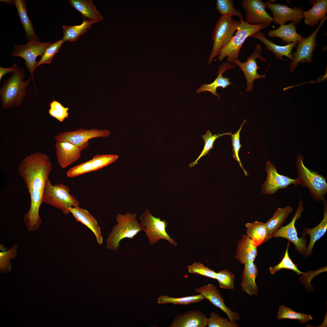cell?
I'll return each instance as SVG.
<instances>
[{
  "mask_svg": "<svg viewBox=\"0 0 327 327\" xmlns=\"http://www.w3.org/2000/svg\"><path fill=\"white\" fill-rule=\"evenodd\" d=\"M242 7L245 10L246 22L251 25L263 24L267 27L273 21L266 12L265 3L261 0H243Z\"/></svg>",
  "mask_w": 327,
  "mask_h": 327,
  "instance_id": "cell-15",
  "label": "cell"
},
{
  "mask_svg": "<svg viewBox=\"0 0 327 327\" xmlns=\"http://www.w3.org/2000/svg\"><path fill=\"white\" fill-rule=\"evenodd\" d=\"M18 168L30 197V207L25 214L24 220L28 231H33L38 229L41 223L39 210L52 164L48 156L35 152L23 159Z\"/></svg>",
  "mask_w": 327,
  "mask_h": 327,
  "instance_id": "cell-1",
  "label": "cell"
},
{
  "mask_svg": "<svg viewBox=\"0 0 327 327\" xmlns=\"http://www.w3.org/2000/svg\"><path fill=\"white\" fill-rule=\"evenodd\" d=\"M289 246V242H288L286 252L283 258L281 261L276 266L269 268L271 274L273 275L282 269H286L293 270L298 275L300 274H305L306 272L300 271L298 269L297 265L292 262L290 258L289 253L288 249Z\"/></svg>",
  "mask_w": 327,
  "mask_h": 327,
  "instance_id": "cell-37",
  "label": "cell"
},
{
  "mask_svg": "<svg viewBox=\"0 0 327 327\" xmlns=\"http://www.w3.org/2000/svg\"><path fill=\"white\" fill-rule=\"evenodd\" d=\"M140 223L142 231L145 233L149 243L151 244L156 243L162 239L168 241L170 243L177 246V243L171 238L166 231L167 223L165 220L154 216L148 210L140 216Z\"/></svg>",
  "mask_w": 327,
  "mask_h": 327,
  "instance_id": "cell-7",
  "label": "cell"
},
{
  "mask_svg": "<svg viewBox=\"0 0 327 327\" xmlns=\"http://www.w3.org/2000/svg\"><path fill=\"white\" fill-rule=\"evenodd\" d=\"M303 158L298 154L296 161L297 177L299 182L309 190L311 197L316 201H323L327 192L326 179L318 172L311 170L305 166Z\"/></svg>",
  "mask_w": 327,
  "mask_h": 327,
  "instance_id": "cell-5",
  "label": "cell"
},
{
  "mask_svg": "<svg viewBox=\"0 0 327 327\" xmlns=\"http://www.w3.org/2000/svg\"><path fill=\"white\" fill-rule=\"evenodd\" d=\"M215 7L217 11L223 17L237 16L239 19H243V15L239 11L234 7L233 1L232 0H217Z\"/></svg>",
  "mask_w": 327,
  "mask_h": 327,
  "instance_id": "cell-36",
  "label": "cell"
},
{
  "mask_svg": "<svg viewBox=\"0 0 327 327\" xmlns=\"http://www.w3.org/2000/svg\"><path fill=\"white\" fill-rule=\"evenodd\" d=\"M266 170L267 178L261 188V192L263 194H273L289 185L293 184L296 186L299 184L297 178L292 179L279 174L275 166L269 161L266 163Z\"/></svg>",
  "mask_w": 327,
  "mask_h": 327,
  "instance_id": "cell-13",
  "label": "cell"
},
{
  "mask_svg": "<svg viewBox=\"0 0 327 327\" xmlns=\"http://www.w3.org/2000/svg\"><path fill=\"white\" fill-rule=\"evenodd\" d=\"M64 42L61 39L51 44L47 48L40 60L38 62L36 67L44 64H50L55 54L57 53Z\"/></svg>",
  "mask_w": 327,
  "mask_h": 327,
  "instance_id": "cell-43",
  "label": "cell"
},
{
  "mask_svg": "<svg viewBox=\"0 0 327 327\" xmlns=\"http://www.w3.org/2000/svg\"><path fill=\"white\" fill-rule=\"evenodd\" d=\"M18 245L15 243L9 250L0 253V269L2 273L11 271L12 264L10 260L16 256Z\"/></svg>",
  "mask_w": 327,
  "mask_h": 327,
  "instance_id": "cell-38",
  "label": "cell"
},
{
  "mask_svg": "<svg viewBox=\"0 0 327 327\" xmlns=\"http://www.w3.org/2000/svg\"><path fill=\"white\" fill-rule=\"evenodd\" d=\"M258 255L257 247L253 245L251 239L244 235L237 243L235 258L241 264L254 262Z\"/></svg>",
  "mask_w": 327,
  "mask_h": 327,
  "instance_id": "cell-25",
  "label": "cell"
},
{
  "mask_svg": "<svg viewBox=\"0 0 327 327\" xmlns=\"http://www.w3.org/2000/svg\"><path fill=\"white\" fill-rule=\"evenodd\" d=\"M265 4L266 7L272 12L273 21L276 24L284 25L286 22L291 21L297 26L303 18V9L301 7L292 8L285 5L272 3L269 1L266 2Z\"/></svg>",
  "mask_w": 327,
  "mask_h": 327,
  "instance_id": "cell-16",
  "label": "cell"
},
{
  "mask_svg": "<svg viewBox=\"0 0 327 327\" xmlns=\"http://www.w3.org/2000/svg\"><path fill=\"white\" fill-rule=\"evenodd\" d=\"M246 121L245 120L241 124L240 127L238 130L234 134L231 135L232 140V144L233 147V156L235 160L239 164L240 167L243 170L244 173L246 176H248V173L243 168L239 156V151L241 147L240 141V133L244 124Z\"/></svg>",
  "mask_w": 327,
  "mask_h": 327,
  "instance_id": "cell-44",
  "label": "cell"
},
{
  "mask_svg": "<svg viewBox=\"0 0 327 327\" xmlns=\"http://www.w3.org/2000/svg\"><path fill=\"white\" fill-rule=\"evenodd\" d=\"M51 44V42H41L39 40H32L28 41L25 45H14V50L11 56L20 57L25 60V64L31 73V78L33 79L35 87L33 74L37 68L38 62L36 61V58L38 56L41 57L47 48Z\"/></svg>",
  "mask_w": 327,
  "mask_h": 327,
  "instance_id": "cell-9",
  "label": "cell"
},
{
  "mask_svg": "<svg viewBox=\"0 0 327 327\" xmlns=\"http://www.w3.org/2000/svg\"><path fill=\"white\" fill-rule=\"evenodd\" d=\"M69 210L76 220L89 229L94 234L98 244L102 245L103 238L101 228L94 217L87 210L79 206L71 207Z\"/></svg>",
  "mask_w": 327,
  "mask_h": 327,
  "instance_id": "cell-20",
  "label": "cell"
},
{
  "mask_svg": "<svg viewBox=\"0 0 327 327\" xmlns=\"http://www.w3.org/2000/svg\"><path fill=\"white\" fill-rule=\"evenodd\" d=\"M116 220L117 224L113 227L106 240L107 248L114 251L118 249L122 240L125 238L133 239L142 231L135 213H118L116 216Z\"/></svg>",
  "mask_w": 327,
  "mask_h": 327,
  "instance_id": "cell-3",
  "label": "cell"
},
{
  "mask_svg": "<svg viewBox=\"0 0 327 327\" xmlns=\"http://www.w3.org/2000/svg\"><path fill=\"white\" fill-rule=\"evenodd\" d=\"M262 49L261 46L259 44H257L254 51L247 59L246 61L242 63L239 59H237L233 62L238 65L243 73L247 81L246 92L251 91L253 87L254 81L260 78H265L266 74L263 75H260L257 72L258 70L259 67L258 66L256 61L257 58L260 59V61L265 62L266 59L263 58L262 55Z\"/></svg>",
  "mask_w": 327,
  "mask_h": 327,
  "instance_id": "cell-14",
  "label": "cell"
},
{
  "mask_svg": "<svg viewBox=\"0 0 327 327\" xmlns=\"http://www.w3.org/2000/svg\"><path fill=\"white\" fill-rule=\"evenodd\" d=\"M240 23L232 17L221 16L217 21L212 35L213 41V49L208 64L217 55L220 49L230 40Z\"/></svg>",
  "mask_w": 327,
  "mask_h": 327,
  "instance_id": "cell-8",
  "label": "cell"
},
{
  "mask_svg": "<svg viewBox=\"0 0 327 327\" xmlns=\"http://www.w3.org/2000/svg\"><path fill=\"white\" fill-rule=\"evenodd\" d=\"M240 23L236 34L220 50L217 56V60L221 61L227 57L228 62L233 63L238 59L240 49L246 39L256 33L267 27L263 25L250 24L243 19H239Z\"/></svg>",
  "mask_w": 327,
  "mask_h": 327,
  "instance_id": "cell-4",
  "label": "cell"
},
{
  "mask_svg": "<svg viewBox=\"0 0 327 327\" xmlns=\"http://www.w3.org/2000/svg\"><path fill=\"white\" fill-rule=\"evenodd\" d=\"M110 134V131L106 130L97 129L86 130L81 128L74 131L59 133L54 138L56 141L71 143L82 150L89 147V140L95 138L107 137Z\"/></svg>",
  "mask_w": 327,
  "mask_h": 327,
  "instance_id": "cell-10",
  "label": "cell"
},
{
  "mask_svg": "<svg viewBox=\"0 0 327 327\" xmlns=\"http://www.w3.org/2000/svg\"><path fill=\"white\" fill-rule=\"evenodd\" d=\"M247 235L252 243L257 247L270 239L265 223L255 221L245 224Z\"/></svg>",
  "mask_w": 327,
  "mask_h": 327,
  "instance_id": "cell-29",
  "label": "cell"
},
{
  "mask_svg": "<svg viewBox=\"0 0 327 327\" xmlns=\"http://www.w3.org/2000/svg\"><path fill=\"white\" fill-rule=\"evenodd\" d=\"M240 286L243 290L249 296L257 295L258 288L255 280L259 273V270L253 262H247L244 264Z\"/></svg>",
  "mask_w": 327,
  "mask_h": 327,
  "instance_id": "cell-21",
  "label": "cell"
},
{
  "mask_svg": "<svg viewBox=\"0 0 327 327\" xmlns=\"http://www.w3.org/2000/svg\"><path fill=\"white\" fill-rule=\"evenodd\" d=\"M293 210L292 207L289 206L277 208L272 217L265 223L270 239L271 236L282 226Z\"/></svg>",
  "mask_w": 327,
  "mask_h": 327,
  "instance_id": "cell-31",
  "label": "cell"
},
{
  "mask_svg": "<svg viewBox=\"0 0 327 327\" xmlns=\"http://www.w3.org/2000/svg\"><path fill=\"white\" fill-rule=\"evenodd\" d=\"M118 156L116 155L96 154L91 159L93 171L106 167L116 161Z\"/></svg>",
  "mask_w": 327,
  "mask_h": 327,
  "instance_id": "cell-41",
  "label": "cell"
},
{
  "mask_svg": "<svg viewBox=\"0 0 327 327\" xmlns=\"http://www.w3.org/2000/svg\"><path fill=\"white\" fill-rule=\"evenodd\" d=\"M25 72L18 68L10 77L3 83L0 90L2 105L4 109L21 105L26 94V89L31 78L23 81Z\"/></svg>",
  "mask_w": 327,
  "mask_h": 327,
  "instance_id": "cell-2",
  "label": "cell"
},
{
  "mask_svg": "<svg viewBox=\"0 0 327 327\" xmlns=\"http://www.w3.org/2000/svg\"><path fill=\"white\" fill-rule=\"evenodd\" d=\"M187 269L189 273L216 279V272L204 266L201 263L194 262L192 265L188 266Z\"/></svg>",
  "mask_w": 327,
  "mask_h": 327,
  "instance_id": "cell-45",
  "label": "cell"
},
{
  "mask_svg": "<svg viewBox=\"0 0 327 327\" xmlns=\"http://www.w3.org/2000/svg\"><path fill=\"white\" fill-rule=\"evenodd\" d=\"M195 291L203 296L213 305L224 312L231 322H236L240 319L238 312L233 311L226 306L220 292L213 284L209 283L203 285L196 289Z\"/></svg>",
  "mask_w": 327,
  "mask_h": 327,
  "instance_id": "cell-17",
  "label": "cell"
},
{
  "mask_svg": "<svg viewBox=\"0 0 327 327\" xmlns=\"http://www.w3.org/2000/svg\"><path fill=\"white\" fill-rule=\"evenodd\" d=\"M325 199L323 202L324 206L323 218L321 222L313 228L306 227L302 233V236H305L309 235L310 236L309 243L307 247L304 255L307 257L312 254V249L315 242L321 238L325 234L327 229V205Z\"/></svg>",
  "mask_w": 327,
  "mask_h": 327,
  "instance_id": "cell-24",
  "label": "cell"
},
{
  "mask_svg": "<svg viewBox=\"0 0 327 327\" xmlns=\"http://www.w3.org/2000/svg\"><path fill=\"white\" fill-rule=\"evenodd\" d=\"M231 132L226 133L223 134H219L212 135V133L208 130L205 134L202 136V137L204 141V145L203 149L200 154L194 161L190 163L189 164L190 167H194L197 164L198 161L203 156L209 154L210 150L214 148V143L216 140L219 137L225 135H231Z\"/></svg>",
  "mask_w": 327,
  "mask_h": 327,
  "instance_id": "cell-34",
  "label": "cell"
},
{
  "mask_svg": "<svg viewBox=\"0 0 327 327\" xmlns=\"http://www.w3.org/2000/svg\"><path fill=\"white\" fill-rule=\"evenodd\" d=\"M93 171L91 159L71 168L67 172V175L68 177L73 178Z\"/></svg>",
  "mask_w": 327,
  "mask_h": 327,
  "instance_id": "cell-46",
  "label": "cell"
},
{
  "mask_svg": "<svg viewBox=\"0 0 327 327\" xmlns=\"http://www.w3.org/2000/svg\"><path fill=\"white\" fill-rule=\"evenodd\" d=\"M71 5L81 13L83 19L94 23L103 20L101 13L96 9L91 0H69Z\"/></svg>",
  "mask_w": 327,
  "mask_h": 327,
  "instance_id": "cell-26",
  "label": "cell"
},
{
  "mask_svg": "<svg viewBox=\"0 0 327 327\" xmlns=\"http://www.w3.org/2000/svg\"><path fill=\"white\" fill-rule=\"evenodd\" d=\"M58 163L64 169L80 157L81 148L68 142L56 141L55 145Z\"/></svg>",
  "mask_w": 327,
  "mask_h": 327,
  "instance_id": "cell-18",
  "label": "cell"
},
{
  "mask_svg": "<svg viewBox=\"0 0 327 327\" xmlns=\"http://www.w3.org/2000/svg\"><path fill=\"white\" fill-rule=\"evenodd\" d=\"M235 67L234 65L228 62H226L220 65L218 68V75L215 80L210 84H204L201 85L197 90V93L198 94L203 92L210 91L219 98L218 94L216 93L217 88L221 87L225 88L232 84L230 81V79L226 77H223V73Z\"/></svg>",
  "mask_w": 327,
  "mask_h": 327,
  "instance_id": "cell-23",
  "label": "cell"
},
{
  "mask_svg": "<svg viewBox=\"0 0 327 327\" xmlns=\"http://www.w3.org/2000/svg\"><path fill=\"white\" fill-rule=\"evenodd\" d=\"M277 318L280 320L282 319H297L302 323L306 322L312 319L310 315L296 312L283 305L279 307Z\"/></svg>",
  "mask_w": 327,
  "mask_h": 327,
  "instance_id": "cell-35",
  "label": "cell"
},
{
  "mask_svg": "<svg viewBox=\"0 0 327 327\" xmlns=\"http://www.w3.org/2000/svg\"><path fill=\"white\" fill-rule=\"evenodd\" d=\"M251 37L262 42L266 46L267 50L274 53L277 58L282 60L283 59L282 57L285 56L293 61V57L292 51L293 48L296 46V44L291 43L284 46L276 45L267 39L264 33L260 31L256 33Z\"/></svg>",
  "mask_w": 327,
  "mask_h": 327,
  "instance_id": "cell-22",
  "label": "cell"
},
{
  "mask_svg": "<svg viewBox=\"0 0 327 327\" xmlns=\"http://www.w3.org/2000/svg\"><path fill=\"white\" fill-rule=\"evenodd\" d=\"M14 2V5L16 8L21 21L25 32L26 39L28 41L32 40H39L38 37L34 32L33 25L27 15L25 1L15 0Z\"/></svg>",
  "mask_w": 327,
  "mask_h": 327,
  "instance_id": "cell-30",
  "label": "cell"
},
{
  "mask_svg": "<svg viewBox=\"0 0 327 327\" xmlns=\"http://www.w3.org/2000/svg\"><path fill=\"white\" fill-rule=\"evenodd\" d=\"M48 110L50 115L60 122H62L68 115V108L64 107L60 102L54 100L50 103Z\"/></svg>",
  "mask_w": 327,
  "mask_h": 327,
  "instance_id": "cell-40",
  "label": "cell"
},
{
  "mask_svg": "<svg viewBox=\"0 0 327 327\" xmlns=\"http://www.w3.org/2000/svg\"><path fill=\"white\" fill-rule=\"evenodd\" d=\"M205 299L200 294L179 298L161 295L157 299V301L158 304L171 303L174 305H187L200 302Z\"/></svg>",
  "mask_w": 327,
  "mask_h": 327,
  "instance_id": "cell-33",
  "label": "cell"
},
{
  "mask_svg": "<svg viewBox=\"0 0 327 327\" xmlns=\"http://www.w3.org/2000/svg\"><path fill=\"white\" fill-rule=\"evenodd\" d=\"M18 67L16 63L14 64L11 67L9 68H4L1 67H0V81L2 79L3 76L7 74L8 73L14 72L17 69Z\"/></svg>",
  "mask_w": 327,
  "mask_h": 327,
  "instance_id": "cell-47",
  "label": "cell"
},
{
  "mask_svg": "<svg viewBox=\"0 0 327 327\" xmlns=\"http://www.w3.org/2000/svg\"><path fill=\"white\" fill-rule=\"evenodd\" d=\"M210 317L208 318V327H238L236 322H232L227 318L220 317L219 314L215 312H211Z\"/></svg>",
  "mask_w": 327,
  "mask_h": 327,
  "instance_id": "cell-42",
  "label": "cell"
},
{
  "mask_svg": "<svg viewBox=\"0 0 327 327\" xmlns=\"http://www.w3.org/2000/svg\"><path fill=\"white\" fill-rule=\"evenodd\" d=\"M303 203L300 198L298 207L291 222L287 225L281 226L271 236V238H283L292 242L294 245L296 250L302 254L304 255L307 248L306 240L305 236L299 237L295 226L296 220L299 219L304 211Z\"/></svg>",
  "mask_w": 327,
  "mask_h": 327,
  "instance_id": "cell-11",
  "label": "cell"
},
{
  "mask_svg": "<svg viewBox=\"0 0 327 327\" xmlns=\"http://www.w3.org/2000/svg\"><path fill=\"white\" fill-rule=\"evenodd\" d=\"M94 22L92 21L83 19L82 23L79 25H63L64 35L61 39L64 42L66 41H76L82 35L91 28V25Z\"/></svg>",
  "mask_w": 327,
  "mask_h": 327,
  "instance_id": "cell-32",
  "label": "cell"
},
{
  "mask_svg": "<svg viewBox=\"0 0 327 327\" xmlns=\"http://www.w3.org/2000/svg\"><path fill=\"white\" fill-rule=\"evenodd\" d=\"M216 279L218 281L220 288L233 289L235 278L231 271L226 269L220 270L216 273Z\"/></svg>",
  "mask_w": 327,
  "mask_h": 327,
  "instance_id": "cell-39",
  "label": "cell"
},
{
  "mask_svg": "<svg viewBox=\"0 0 327 327\" xmlns=\"http://www.w3.org/2000/svg\"><path fill=\"white\" fill-rule=\"evenodd\" d=\"M327 19L326 16L321 20L317 28L309 36L304 38L297 44L296 51L292 54L293 59L292 62L290 63L289 70L291 73L293 72L299 63L312 62V54L318 45L316 41L317 35Z\"/></svg>",
  "mask_w": 327,
  "mask_h": 327,
  "instance_id": "cell-12",
  "label": "cell"
},
{
  "mask_svg": "<svg viewBox=\"0 0 327 327\" xmlns=\"http://www.w3.org/2000/svg\"><path fill=\"white\" fill-rule=\"evenodd\" d=\"M208 318L202 311L192 310L177 314L170 327H206Z\"/></svg>",
  "mask_w": 327,
  "mask_h": 327,
  "instance_id": "cell-19",
  "label": "cell"
},
{
  "mask_svg": "<svg viewBox=\"0 0 327 327\" xmlns=\"http://www.w3.org/2000/svg\"><path fill=\"white\" fill-rule=\"evenodd\" d=\"M295 25L292 22L288 25H280L278 28L269 31L268 36L282 39L284 43H293L297 44L304 37L296 32Z\"/></svg>",
  "mask_w": 327,
  "mask_h": 327,
  "instance_id": "cell-28",
  "label": "cell"
},
{
  "mask_svg": "<svg viewBox=\"0 0 327 327\" xmlns=\"http://www.w3.org/2000/svg\"><path fill=\"white\" fill-rule=\"evenodd\" d=\"M313 4L310 9L303 13L305 23L312 28L318 25L319 21L326 16L327 0H316Z\"/></svg>",
  "mask_w": 327,
  "mask_h": 327,
  "instance_id": "cell-27",
  "label": "cell"
},
{
  "mask_svg": "<svg viewBox=\"0 0 327 327\" xmlns=\"http://www.w3.org/2000/svg\"><path fill=\"white\" fill-rule=\"evenodd\" d=\"M69 187L63 183L52 185L48 180L44 190L42 202L61 210L66 215L70 208L79 206V201L70 193Z\"/></svg>",
  "mask_w": 327,
  "mask_h": 327,
  "instance_id": "cell-6",
  "label": "cell"
}]
</instances>
